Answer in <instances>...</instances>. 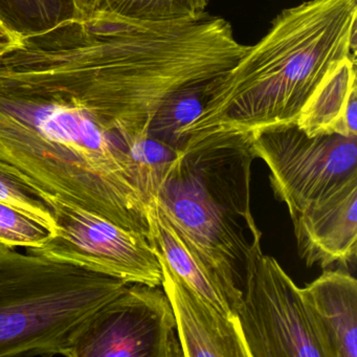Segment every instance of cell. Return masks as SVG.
<instances>
[{
    "mask_svg": "<svg viewBox=\"0 0 357 357\" xmlns=\"http://www.w3.org/2000/svg\"><path fill=\"white\" fill-rule=\"evenodd\" d=\"M237 317L248 357H332L300 287L261 245L248 260Z\"/></svg>",
    "mask_w": 357,
    "mask_h": 357,
    "instance_id": "obj_4",
    "label": "cell"
},
{
    "mask_svg": "<svg viewBox=\"0 0 357 357\" xmlns=\"http://www.w3.org/2000/svg\"><path fill=\"white\" fill-rule=\"evenodd\" d=\"M298 255L308 267L354 264L357 252V176L290 217Z\"/></svg>",
    "mask_w": 357,
    "mask_h": 357,
    "instance_id": "obj_8",
    "label": "cell"
},
{
    "mask_svg": "<svg viewBox=\"0 0 357 357\" xmlns=\"http://www.w3.org/2000/svg\"><path fill=\"white\" fill-rule=\"evenodd\" d=\"M72 13L68 0H0V18L20 36L51 28Z\"/></svg>",
    "mask_w": 357,
    "mask_h": 357,
    "instance_id": "obj_15",
    "label": "cell"
},
{
    "mask_svg": "<svg viewBox=\"0 0 357 357\" xmlns=\"http://www.w3.org/2000/svg\"><path fill=\"white\" fill-rule=\"evenodd\" d=\"M0 54H1V53H0Z\"/></svg>",
    "mask_w": 357,
    "mask_h": 357,
    "instance_id": "obj_20",
    "label": "cell"
},
{
    "mask_svg": "<svg viewBox=\"0 0 357 357\" xmlns=\"http://www.w3.org/2000/svg\"><path fill=\"white\" fill-rule=\"evenodd\" d=\"M64 356H183L174 313L164 289L128 284L85 321Z\"/></svg>",
    "mask_w": 357,
    "mask_h": 357,
    "instance_id": "obj_7",
    "label": "cell"
},
{
    "mask_svg": "<svg viewBox=\"0 0 357 357\" xmlns=\"http://www.w3.org/2000/svg\"><path fill=\"white\" fill-rule=\"evenodd\" d=\"M126 282L0 248V357L64 356L89 317Z\"/></svg>",
    "mask_w": 357,
    "mask_h": 357,
    "instance_id": "obj_3",
    "label": "cell"
},
{
    "mask_svg": "<svg viewBox=\"0 0 357 357\" xmlns=\"http://www.w3.org/2000/svg\"><path fill=\"white\" fill-rule=\"evenodd\" d=\"M332 357H357V281L340 269H326L300 288Z\"/></svg>",
    "mask_w": 357,
    "mask_h": 357,
    "instance_id": "obj_10",
    "label": "cell"
},
{
    "mask_svg": "<svg viewBox=\"0 0 357 357\" xmlns=\"http://www.w3.org/2000/svg\"><path fill=\"white\" fill-rule=\"evenodd\" d=\"M162 286L174 313L185 357H248L239 319H231L190 289L156 252Z\"/></svg>",
    "mask_w": 357,
    "mask_h": 357,
    "instance_id": "obj_9",
    "label": "cell"
},
{
    "mask_svg": "<svg viewBox=\"0 0 357 357\" xmlns=\"http://www.w3.org/2000/svg\"><path fill=\"white\" fill-rule=\"evenodd\" d=\"M254 139L219 129L190 135L152 204L216 275L236 314L262 238L250 208Z\"/></svg>",
    "mask_w": 357,
    "mask_h": 357,
    "instance_id": "obj_2",
    "label": "cell"
},
{
    "mask_svg": "<svg viewBox=\"0 0 357 357\" xmlns=\"http://www.w3.org/2000/svg\"><path fill=\"white\" fill-rule=\"evenodd\" d=\"M73 14H86L100 7L101 0H68Z\"/></svg>",
    "mask_w": 357,
    "mask_h": 357,
    "instance_id": "obj_19",
    "label": "cell"
},
{
    "mask_svg": "<svg viewBox=\"0 0 357 357\" xmlns=\"http://www.w3.org/2000/svg\"><path fill=\"white\" fill-rule=\"evenodd\" d=\"M51 198V194L43 191L30 177L0 160V202L24 211L56 233Z\"/></svg>",
    "mask_w": 357,
    "mask_h": 357,
    "instance_id": "obj_14",
    "label": "cell"
},
{
    "mask_svg": "<svg viewBox=\"0 0 357 357\" xmlns=\"http://www.w3.org/2000/svg\"><path fill=\"white\" fill-rule=\"evenodd\" d=\"M55 235L31 254L76 265L126 283L162 286V267L146 236L52 196Z\"/></svg>",
    "mask_w": 357,
    "mask_h": 357,
    "instance_id": "obj_5",
    "label": "cell"
},
{
    "mask_svg": "<svg viewBox=\"0 0 357 357\" xmlns=\"http://www.w3.org/2000/svg\"><path fill=\"white\" fill-rule=\"evenodd\" d=\"M252 148L268 167L273 195L290 217L357 176V137H310L291 125L260 133Z\"/></svg>",
    "mask_w": 357,
    "mask_h": 357,
    "instance_id": "obj_6",
    "label": "cell"
},
{
    "mask_svg": "<svg viewBox=\"0 0 357 357\" xmlns=\"http://www.w3.org/2000/svg\"><path fill=\"white\" fill-rule=\"evenodd\" d=\"M22 36L9 28L0 18V53L11 49L20 43Z\"/></svg>",
    "mask_w": 357,
    "mask_h": 357,
    "instance_id": "obj_18",
    "label": "cell"
},
{
    "mask_svg": "<svg viewBox=\"0 0 357 357\" xmlns=\"http://www.w3.org/2000/svg\"><path fill=\"white\" fill-rule=\"evenodd\" d=\"M54 235L43 221L0 202V248H37Z\"/></svg>",
    "mask_w": 357,
    "mask_h": 357,
    "instance_id": "obj_17",
    "label": "cell"
},
{
    "mask_svg": "<svg viewBox=\"0 0 357 357\" xmlns=\"http://www.w3.org/2000/svg\"><path fill=\"white\" fill-rule=\"evenodd\" d=\"M127 152L135 187L149 208L179 150L153 137H141L129 144Z\"/></svg>",
    "mask_w": 357,
    "mask_h": 357,
    "instance_id": "obj_13",
    "label": "cell"
},
{
    "mask_svg": "<svg viewBox=\"0 0 357 357\" xmlns=\"http://www.w3.org/2000/svg\"><path fill=\"white\" fill-rule=\"evenodd\" d=\"M150 221V243L162 257L171 271L190 289L210 303L223 315L238 319L231 301L216 275L188 248L172 225L155 206L148 210Z\"/></svg>",
    "mask_w": 357,
    "mask_h": 357,
    "instance_id": "obj_12",
    "label": "cell"
},
{
    "mask_svg": "<svg viewBox=\"0 0 357 357\" xmlns=\"http://www.w3.org/2000/svg\"><path fill=\"white\" fill-rule=\"evenodd\" d=\"M210 0H101L100 7L143 20H176L206 11Z\"/></svg>",
    "mask_w": 357,
    "mask_h": 357,
    "instance_id": "obj_16",
    "label": "cell"
},
{
    "mask_svg": "<svg viewBox=\"0 0 357 357\" xmlns=\"http://www.w3.org/2000/svg\"><path fill=\"white\" fill-rule=\"evenodd\" d=\"M356 56L344 58L319 83L296 125L308 137H357Z\"/></svg>",
    "mask_w": 357,
    "mask_h": 357,
    "instance_id": "obj_11",
    "label": "cell"
},
{
    "mask_svg": "<svg viewBox=\"0 0 357 357\" xmlns=\"http://www.w3.org/2000/svg\"><path fill=\"white\" fill-rule=\"evenodd\" d=\"M356 0H307L283 10L255 45L208 89L202 114L181 132L233 131L256 137L296 125L319 83L356 56Z\"/></svg>",
    "mask_w": 357,
    "mask_h": 357,
    "instance_id": "obj_1",
    "label": "cell"
}]
</instances>
